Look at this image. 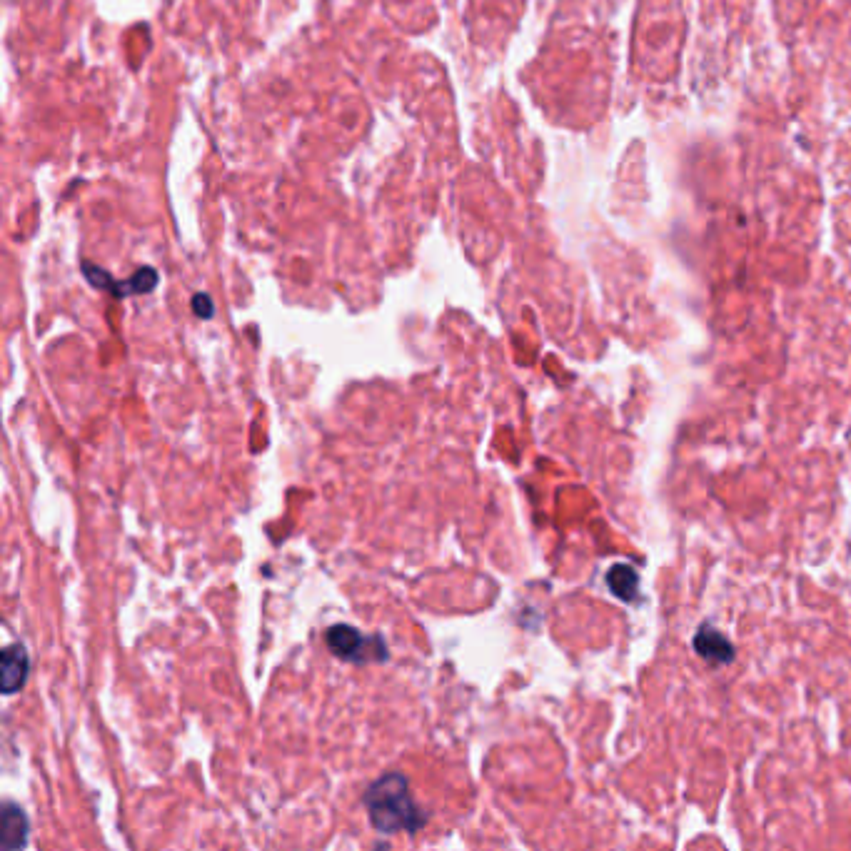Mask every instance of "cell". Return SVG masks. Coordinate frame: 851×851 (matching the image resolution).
Returning a JSON list of instances; mask_svg holds the SVG:
<instances>
[{"label": "cell", "instance_id": "cell-1", "mask_svg": "<svg viewBox=\"0 0 851 851\" xmlns=\"http://www.w3.org/2000/svg\"><path fill=\"white\" fill-rule=\"evenodd\" d=\"M365 809L370 814L372 827L380 834H415L425 827L420 807L410 797V787L402 774L392 772L377 779L365 794Z\"/></svg>", "mask_w": 851, "mask_h": 851}, {"label": "cell", "instance_id": "cell-2", "mask_svg": "<svg viewBox=\"0 0 851 851\" xmlns=\"http://www.w3.org/2000/svg\"><path fill=\"white\" fill-rule=\"evenodd\" d=\"M325 642L327 647H330V652L335 654V657H340L342 662L367 664L385 662L387 659L385 639L377 637V634L357 632L350 624H335V627L327 629Z\"/></svg>", "mask_w": 851, "mask_h": 851}, {"label": "cell", "instance_id": "cell-3", "mask_svg": "<svg viewBox=\"0 0 851 851\" xmlns=\"http://www.w3.org/2000/svg\"><path fill=\"white\" fill-rule=\"evenodd\" d=\"M83 273H85V278H88L90 285L100 287V290L113 292L115 297L145 295V292H153L155 285H158V273H155L153 268L138 270V273H135L133 278L123 280V283H118V280L110 278V275L105 273V270L93 268V265H88V263L83 265Z\"/></svg>", "mask_w": 851, "mask_h": 851}, {"label": "cell", "instance_id": "cell-4", "mask_svg": "<svg viewBox=\"0 0 851 851\" xmlns=\"http://www.w3.org/2000/svg\"><path fill=\"white\" fill-rule=\"evenodd\" d=\"M30 672V659L25 652L23 644H8L3 649V679H0V687L5 694H15L23 689L25 679Z\"/></svg>", "mask_w": 851, "mask_h": 851}, {"label": "cell", "instance_id": "cell-5", "mask_svg": "<svg viewBox=\"0 0 851 851\" xmlns=\"http://www.w3.org/2000/svg\"><path fill=\"white\" fill-rule=\"evenodd\" d=\"M694 647H697L699 657L712 664H727L732 662L734 657V647L729 644V639L712 627L699 629L697 639H694Z\"/></svg>", "mask_w": 851, "mask_h": 851}, {"label": "cell", "instance_id": "cell-6", "mask_svg": "<svg viewBox=\"0 0 851 851\" xmlns=\"http://www.w3.org/2000/svg\"><path fill=\"white\" fill-rule=\"evenodd\" d=\"M28 817L23 809L13 802H5L3 807V847L5 849H23L28 844Z\"/></svg>", "mask_w": 851, "mask_h": 851}, {"label": "cell", "instance_id": "cell-7", "mask_svg": "<svg viewBox=\"0 0 851 851\" xmlns=\"http://www.w3.org/2000/svg\"><path fill=\"white\" fill-rule=\"evenodd\" d=\"M607 584L619 599L629 602V599L637 597L639 592V574L629 565H614L607 574Z\"/></svg>", "mask_w": 851, "mask_h": 851}, {"label": "cell", "instance_id": "cell-8", "mask_svg": "<svg viewBox=\"0 0 851 851\" xmlns=\"http://www.w3.org/2000/svg\"><path fill=\"white\" fill-rule=\"evenodd\" d=\"M193 310H195V315H200L203 320H210V317H213V312H215V305L208 295H203V292H200V295L193 297Z\"/></svg>", "mask_w": 851, "mask_h": 851}]
</instances>
